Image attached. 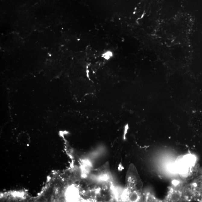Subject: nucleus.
<instances>
[{"label":"nucleus","mask_w":202,"mask_h":202,"mask_svg":"<svg viewBox=\"0 0 202 202\" xmlns=\"http://www.w3.org/2000/svg\"><path fill=\"white\" fill-rule=\"evenodd\" d=\"M176 167L180 174L185 177L189 175L191 169L195 164V159L191 155H187L178 159Z\"/></svg>","instance_id":"nucleus-1"},{"label":"nucleus","mask_w":202,"mask_h":202,"mask_svg":"<svg viewBox=\"0 0 202 202\" xmlns=\"http://www.w3.org/2000/svg\"><path fill=\"white\" fill-rule=\"evenodd\" d=\"M18 141H19L20 144L26 145V144H29L30 140L28 137L26 138L24 136H23V137L20 136L18 138Z\"/></svg>","instance_id":"nucleus-2"},{"label":"nucleus","mask_w":202,"mask_h":202,"mask_svg":"<svg viewBox=\"0 0 202 202\" xmlns=\"http://www.w3.org/2000/svg\"><path fill=\"white\" fill-rule=\"evenodd\" d=\"M112 55H111V53H107V54H104L103 55V57L106 59L108 60L111 57Z\"/></svg>","instance_id":"nucleus-3"}]
</instances>
